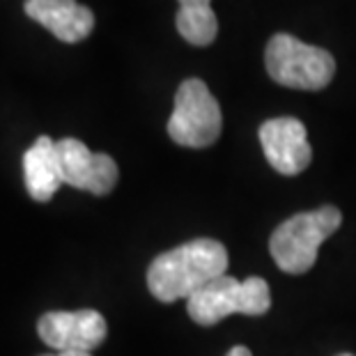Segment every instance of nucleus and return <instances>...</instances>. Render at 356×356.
Here are the masks:
<instances>
[{
    "mask_svg": "<svg viewBox=\"0 0 356 356\" xmlns=\"http://www.w3.org/2000/svg\"><path fill=\"white\" fill-rule=\"evenodd\" d=\"M225 356H253V354H251V350H248V347L237 345V347H232V350L225 354Z\"/></svg>",
    "mask_w": 356,
    "mask_h": 356,
    "instance_id": "ddd939ff",
    "label": "nucleus"
},
{
    "mask_svg": "<svg viewBox=\"0 0 356 356\" xmlns=\"http://www.w3.org/2000/svg\"><path fill=\"white\" fill-rule=\"evenodd\" d=\"M58 156L63 184L81 188V191L106 195L115 188L120 179L118 163L108 154L88 149L86 143H81L79 138L58 140Z\"/></svg>",
    "mask_w": 356,
    "mask_h": 356,
    "instance_id": "0eeeda50",
    "label": "nucleus"
},
{
    "mask_svg": "<svg viewBox=\"0 0 356 356\" xmlns=\"http://www.w3.org/2000/svg\"><path fill=\"white\" fill-rule=\"evenodd\" d=\"M24 10L65 44L83 42L95 28V14L79 0H26Z\"/></svg>",
    "mask_w": 356,
    "mask_h": 356,
    "instance_id": "1a4fd4ad",
    "label": "nucleus"
},
{
    "mask_svg": "<svg viewBox=\"0 0 356 356\" xmlns=\"http://www.w3.org/2000/svg\"><path fill=\"white\" fill-rule=\"evenodd\" d=\"M343 223L338 207H320L287 218L269 239L274 262L285 274H306L317 260V251Z\"/></svg>",
    "mask_w": 356,
    "mask_h": 356,
    "instance_id": "f03ea898",
    "label": "nucleus"
},
{
    "mask_svg": "<svg viewBox=\"0 0 356 356\" xmlns=\"http://www.w3.org/2000/svg\"><path fill=\"white\" fill-rule=\"evenodd\" d=\"M271 308V292L264 278L251 276L237 280L232 276H218L186 299V313L193 322L211 327L228 315H264Z\"/></svg>",
    "mask_w": 356,
    "mask_h": 356,
    "instance_id": "7ed1b4c3",
    "label": "nucleus"
},
{
    "mask_svg": "<svg viewBox=\"0 0 356 356\" xmlns=\"http://www.w3.org/2000/svg\"><path fill=\"white\" fill-rule=\"evenodd\" d=\"M264 65L278 86L292 90H322L336 74V60L329 51L310 47L285 33H278L269 40Z\"/></svg>",
    "mask_w": 356,
    "mask_h": 356,
    "instance_id": "20e7f679",
    "label": "nucleus"
},
{
    "mask_svg": "<svg viewBox=\"0 0 356 356\" xmlns=\"http://www.w3.org/2000/svg\"><path fill=\"white\" fill-rule=\"evenodd\" d=\"M260 145L271 168L280 175H299L310 165L313 147L308 131L297 118H274L260 127Z\"/></svg>",
    "mask_w": 356,
    "mask_h": 356,
    "instance_id": "6e6552de",
    "label": "nucleus"
},
{
    "mask_svg": "<svg viewBox=\"0 0 356 356\" xmlns=\"http://www.w3.org/2000/svg\"><path fill=\"white\" fill-rule=\"evenodd\" d=\"M24 177L30 198L37 202L51 200L63 184V172H60V156L58 143L49 136H40L24 154Z\"/></svg>",
    "mask_w": 356,
    "mask_h": 356,
    "instance_id": "9d476101",
    "label": "nucleus"
},
{
    "mask_svg": "<svg viewBox=\"0 0 356 356\" xmlns=\"http://www.w3.org/2000/svg\"><path fill=\"white\" fill-rule=\"evenodd\" d=\"M177 33L193 47H209L218 35V19L211 7H179Z\"/></svg>",
    "mask_w": 356,
    "mask_h": 356,
    "instance_id": "9b49d317",
    "label": "nucleus"
},
{
    "mask_svg": "<svg viewBox=\"0 0 356 356\" xmlns=\"http://www.w3.org/2000/svg\"><path fill=\"white\" fill-rule=\"evenodd\" d=\"M42 356H92L90 352H56V354H42Z\"/></svg>",
    "mask_w": 356,
    "mask_h": 356,
    "instance_id": "4468645a",
    "label": "nucleus"
},
{
    "mask_svg": "<svg viewBox=\"0 0 356 356\" xmlns=\"http://www.w3.org/2000/svg\"><path fill=\"white\" fill-rule=\"evenodd\" d=\"M338 356H354V354H338Z\"/></svg>",
    "mask_w": 356,
    "mask_h": 356,
    "instance_id": "2eb2a0df",
    "label": "nucleus"
},
{
    "mask_svg": "<svg viewBox=\"0 0 356 356\" xmlns=\"http://www.w3.org/2000/svg\"><path fill=\"white\" fill-rule=\"evenodd\" d=\"M211 0H179V7H211Z\"/></svg>",
    "mask_w": 356,
    "mask_h": 356,
    "instance_id": "f8f14e48",
    "label": "nucleus"
},
{
    "mask_svg": "<svg viewBox=\"0 0 356 356\" xmlns=\"http://www.w3.org/2000/svg\"><path fill=\"white\" fill-rule=\"evenodd\" d=\"M40 338L56 352H90L97 350L108 327L102 313L90 308L83 310H53L37 322Z\"/></svg>",
    "mask_w": 356,
    "mask_h": 356,
    "instance_id": "423d86ee",
    "label": "nucleus"
},
{
    "mask_svg": "<svg viewBox=\"0 0 356 356\" xmlns=\"http://www.w3.org/2000/svg\"><path fill=\"white\" fill-rule=\"evenodd\" d=\"M228 271V251L216 239H193L154 257L147 269V287L159 301L188 299Z\"/></svg>",
    "mask_w": 356,
    "mask_h": 356,
    "instance_id": "f257e3e1",
    "label": "nucleus"
},
{
    "mask_svg": "<svg viewBox=\"0 0 356 356\" xmlns=\"http://www.w3.org/2000/svg\"><path fill=\"white\" fill-rule=\"evenodd\" d=\"M221 106L200 79H186L177 88L175 108L168 120V136L181 147H209L221 136Z\"/></svg>",
    "mask_w": 356,
    "mask_h": 356,
    "instance_id": "39448f33",
    "label": "nucleus"
}]
</instances>
